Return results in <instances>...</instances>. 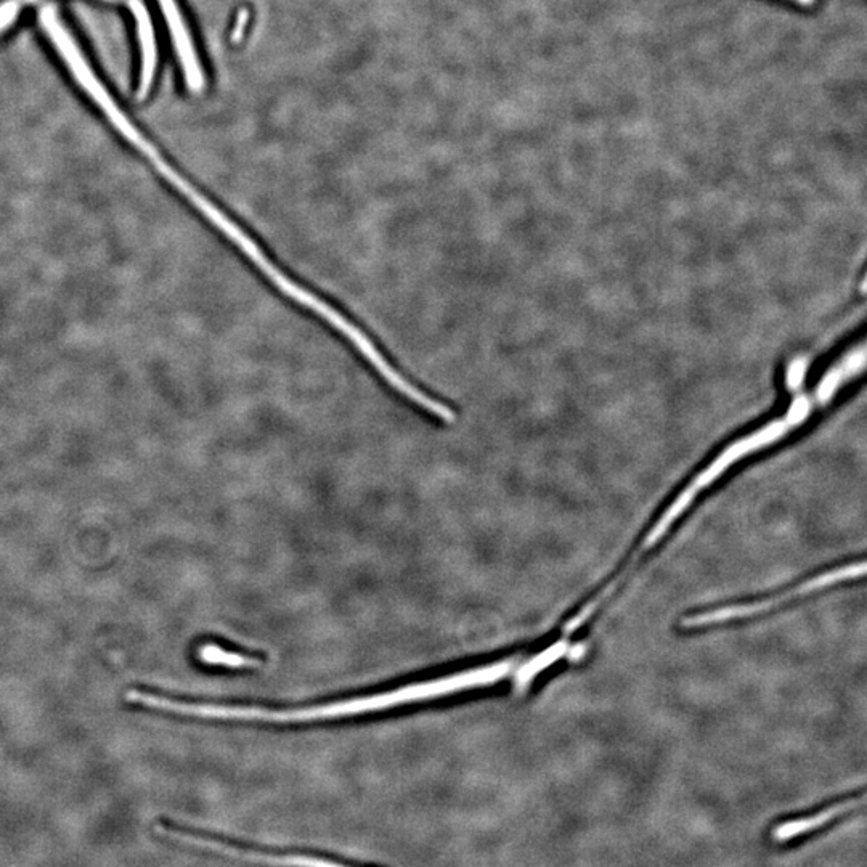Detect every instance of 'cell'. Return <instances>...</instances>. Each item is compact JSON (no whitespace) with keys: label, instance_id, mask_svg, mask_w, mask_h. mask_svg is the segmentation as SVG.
Listing matches in <instances>:
<instances>
[{"label":"cell","instance_id":"obj_10","mask_svg":"<svg viewBox=\"0 0 867 867\" xmlns=\"http://www.w3.org/2000/svg\"><path fill=\"white\" fill-rule=\"evenodd\" d=\"M18 10H20V5L15 0H9V2L0 5V33L17 20Z\"/></svg>","mask_w":867,"mask_h":867},{"label":"cell","instance_id":"obj_8","mask_svg":"<svg viewBox=\"0 0 867 867\" xmlns=\"http://www.w3.org/2000/svg\"><path fill=\"white\" fill-rule=\"evenodd\" d=\"M198 659L204 662V664L220 665V667L228 668H245L259 665V662L251 659V657L237 654V652L225 651V649L219 648L216 644H204L203 648L198 651Z\"/></svg>","mask_w":867,"mask_h":867},{"label":"cell","instance_id":"obj_7","mask_svg":"<svg viewBox=\"0 0 867 867\" xmlns=\"http://www.w3.org/2000/svg\"><path fill=\"white\" fill-rule=\"evenodd\" d=\"M567 652H569V644H567V641H556V643L551 644L550 648H546L545 651L540 652L537 657L530 659L529 662H526L522 667H519V670L516 672V681H514V688H516L517 694L526 691V689L529 688V684L532 683L540 673L545 672V670H548L551 665L556 664L558 660H561L562 657L566 656Z\"/></svg>","mask_w":867,"mask_h":867},{"label":"cell","instance_id":"obj_5","mask_svg":"<svg viewBox=\"0 0 867 867\" xmlns=\"http://www.w3.org/2000/svg\"><path fill=\"white\" fill-rule=\"evenodd\" d=\"M132 13L137 21V33H139L140 49H142V76H140V98H145L150 92L151 84L155 79L156 65H158V52H156V37L150 15L142 0H131Z\"/></svg>","mask_w":867,"mask_h":867},{"label":"cell","instance_id":"obj_13","mask_svg":"<svg viewBox=\"0 0 867 867\" xmlns=\"http://www.w3.org/2000/svg\"><path fill=\"white\" fill-rule=\"evenodd\" d=\"M108 2H118V0H108Z\"/></svg>","mask_w":867,"mask_h":867},{"label":"cell","instance_id":"obj_9","mask_svg":"<svg viewBox=\"0 0 867 867\" xmlns=\"http://www.w3.org/2000/svg\"><path fill=\"white\" fill-rule=\"evenodd\" d=\"M806 368H808V360L806 359H797L790 365L786 378L789 389H797L802 384L803 379H805Z\"/></svg>","mask_w":867,"mask_h":867},{"label":"cell","instance_id":"obj_12","mask_svg":"<svg viewBox=\"0 0 867 867\" xmlns=\"http://www.w3.org/2000/svg\"><path fill=\"white\" fill-rule=\"evenodd\" d=\"M795 4L803 5V7H813L818 0H792Z\"/></svg>","mask_w":867,"mask_h":867},{"label":"cell","instance_id":"obj_11","mask_svg":"<svg viewBox=\"0 0 867 867\" xmlns=\"http://www.w3.org/2000/svg\"><path fill=\"white\" fill-rule=\"evenodd\" d=\"M248 18V10H241V12L238 13L237 26H235V31H233L232 34L233 42H238L240 41L241 37H243V31H245L246 23H248Z\"/></svg>","mask_w":867,"mask_h":867},{"label":"cell","instance_id":"obj_2","mask_svg":"<svg viewBox=\"0 0 867 867\" xmlns=\"http://www.w3.org/2000/svg\"><path fill=\"white\" fill-rule=\"evenodd\" d=\"M39 18H41L42 28H44L45 33L49 34L50 41L57 47L68 68L73 71L76 81L81 84L82 89L86 90L90 97L94 98V102L102 108L103 113L106 114V118L110 119L113 126L116 127V131L123 135L127 142L134 145L142 155L147 156L150 161L158 158L159 153L155 145L148 142L143 137L142 132L127 119L126 114L119 110V106L114 103L111 95L106 92L102 82L98 81L97 76L92 73L89 63L86 62V58L82 57L81 50H79L76 42L73 41L70 33L66 31L55 9L47 5V7L41 10V17Z\"/></svg>","mask_w":867,"mask_h":867},{"label":"cell","instance_id":"obj_14","mask_svg":"<svg viewBox=\"0 0 867 867\" xmlns=\"http://www.w3.org/2000/svg\"><path fill=\"white\" fill-rule=\"evenodd\" d=\"M26 2H33V0H26Z\"/></svg>","mask_w":867,"mask_h":867},{"label":"cell","instance_id":"obj_6","mask_svg":"<svg viewBox=\"0 0 867 867\" xmlns=\"http://www.w3.org/2000/svg\"><path fill=\"white\" fill-rule=\"evenodd\" d=\"M856 803L858 802H856L855 798H848L845 802L835 803V805L829 806V808H824L823 811H819L816 815L784 821V823L774 827L773 832H771V839L776 843H787L790 840L797 839V837H802V835L810 834V832L816 831L819 827L826 826V824L831 823L834 819L839 818L843 813H848Z\"/></svg>","mask_w":867,"mask_h":867},{"label":"cell","instance_id":"obj_1","mask_svg":"<svg viewBox=\"0 0 867 867\" xmlns=\"http://www.w3.org/2000/svg\"><path fill=\"white\" fill-rule=\"evenodd\" d=\"M516 662L517 659L500 660L495 664L474 668L468 672L445 676L439 680L410 684V686H403V688L375 694V696L359 697V699H351V701L334 702V704L318 705V707L304 710H291V712H270V710L256 709V707H230L227 705L225 707V720L312 721L376 712V710L389 709L395 705L424 701V699H436V697L448 696L452 692L500 683L503 678L513 672L516 668Z\"/></svg>","mask_w":867,"mask_h":867},{"label":"cell","instance_id":"obj_4","mask_svg":"<svg viewBox=\"0 0 867 867\" xmlns=\"http://www.w3.org/2000/svg\"><path fill=\"white\" fill-rule=\"evenodd\" d=\"M159 7L163 10L167 26L171 31L172 42L176 45L177 57L184 70L185 81L193 92H201L204 87V74L201 70L200 60L196 57L195 45L192 36L188 33L184 17L180 12L176 0H158Z\"/></svg>","mask_w":867,"mask_h":867},{"label":"cell","instance_id":"obj_3","mask_svg":"<svg viewBox=\"0 0 867 867\" xmlns=\"http://www.w3.org/2000/svg\"><path fill=\"white\" fill-rule=\"evenodd\" d=\"M864 574H866V564L863 561L856 562V564L850 562V564H845V566L826 570L823 574L816 575V577L810 578L806 582L798 583L797 587L781 591V593L771 596V598L758 599L754 603L734 604V606L718 607V609H710V611L689 614L688 617H684L681 620L680 625L681 628H686V630H696V628L712 627V625L734 622V620L749 619L752 615L773 611V609L782 606V604L811 595V593L823 590V588L832 587V585L847 582V580H853V578L864 577Z\"/></svg>","mask_w":867,"mask_h":867}]
</instances>
